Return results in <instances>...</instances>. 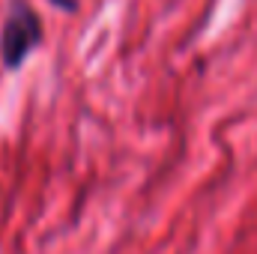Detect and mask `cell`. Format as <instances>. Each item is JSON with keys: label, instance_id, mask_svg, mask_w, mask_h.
Masks as SVG:
<instances>
[{"label": "cell", "instance_id": "cell-2", "mask_svg": "<svg viewBox=\"0 0 257 254\" xmlns=\"http://www.w3.org/2000/svg\"><path fill=\"white\" fill-rule=\"evenodd\" d=\"M54 6H60V9H66V12H75V0H51Z\"/></svg>", "mask_w": 257, "mask_h": 254}, {"label": "cell", "instance_id": "cell-1", "mask_svg": "<svg viewBox=\"0 0 257 254\" xmlns=\"http://www.w3.org/2000/svg\"><path fill=\"white\" fill-rule=\"evenodd\" d=\"M45 27L39 12L27 0H12L9 12L3 18L0 30V63L6 72H18L21 66L30 60V54L42 45Z\"/></svg>", "mask_w": 257, "mask_h": 254}]
</instances>
